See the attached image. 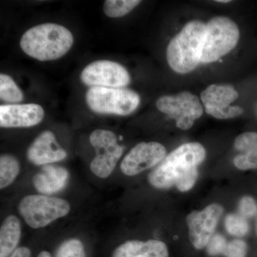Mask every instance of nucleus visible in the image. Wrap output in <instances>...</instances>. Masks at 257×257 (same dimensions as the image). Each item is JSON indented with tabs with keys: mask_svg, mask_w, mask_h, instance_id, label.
Instances as JSON below:
<instances>
[{
	"mask_svg": "<svg viewBox=\"0 0 257 257\" xmlns=\"http://www.w3.org/2000/svg\"><path fill=\"white\" fill-rule=\"evenodd\" d=\"M205 148L199 143L181 145L165 157L148 176L152 187L159 189L176 187L182 192H188L197 182L198 167L205 160Z\"/></svg>",
	"mask_w": 257,
	"mask_h": 257,
	"instance_id": "obj_1",
	"label": "nucleus"
},
{
	"mask_svg": "<svg viewBox=\"0 0 257 257\" xmlns=\"http://www.w3.org/2000/svg\"><path fill=\"white\" fill-rule=\"evenodd\" d=\"M73 43L72 32L55 23L33 27L25 32L20 40L23 52L42 62L61 58L69 52Z\"/></svg>",
	"mask_w": 257,
	"mask_h": 257,
	"instance_id": "obj_2",
	"label": "nucleus"
},
{
	"mask_svg": "<svg viewBox=\"0 0 257 257\" xmlns=\"http://www.w3.org/2000/svg\"><path fill=\"white\" fill-rule=\"evenodd\" d=\"M205 33L206 24L192 20L171 40L167 48V60L174 72L189 73L200 63Z\"/></svg>",
	"mask_w": 257,
	"mask_h": 257,
	"instance_id": "obj_3",
	"label": "nucleus"
},
{
	"mask_svg": "<svg viewBox=\"0 0 257 257\" xmlns=\"http://www.w3.org/2000/svg\"><path fill=\"white\" fill-rule=\"evenodd\" d=\"M240 37L239 29L231 19L216 16L206 24L201 62H216L234 50Z\"/></svg>",
	"mask_w": 257,
	"mask_h": 257,
	"instance_id": "obj_4",
	"label": "nucleus"
},
{
	"mask_svg": "<svg viewBox=\"0 0 257 257\" xmlns=\"http://www.w3.org/2000/svg\"><path fill=\"white\" fill-rule=\"evenodd\" d=\"M18 210L30 227L40 229L67 216L70 211V204L60 198L32 194L22 199Z\"/></svg>",
	"mask_w": 257,
	"mask_h": 257,
	"instance_id": "obj_5",
	"label": "nucleus"
},
{
	"mask_svg": "<svg viewBox=\"0 0 257 257\" xmlns=\"http://www.w3.org/2000/svg\"><path fill=\"white\" fill-rule=\"evenodd\" d=\"M86 101L89 109L98 114L126 116L138 109L141 99L130 89L94 87L87 91Z\"/></svg>",
	"mask_w": 257,
	"mask_h": 257,
	"instance_id": "obj_6",
	"label": "nucleus"
},
{
	"mask_svg": "<svg viewBox=\"0 0 257 257\" xmlns=\"http://www.w3.org/2000/svg\"><path fill=\"white\" fill-rule=\"evenodd\" d=\"M156 106L161 112L175 120L177 127L183 130L192 128L194 121L204 113L198 96L187 91L175 95L160 96L156 101Z\"/></svg>",
	"mask_w": 257,
	"mask_h": 257,
	"instance_id": "obj_7",
	"label": "nucleus"
},
{
	"mask_svg": "<svg viewBox=\"0 0 257 257\" xmlns=\"http://www.w3.org/2000/svg\"><path fill=\"white\" fill-rule=\"evenodd\" d=\"M116 135L109 130H94L89 142L96 152L90 164V170L96 177L106 179L111 175L124 152V147L118 144Z\"/></svg>",
	"mask_w": 257,
	"mask_h": 257,
	"instance_id": "obj_8",
	"label": "nucleus"
},
{
	"mask_svg": "<svg viewBox=\"0 0 257 257\" xmlns=\"http://www.w3.org/2000/svg\"><path fill=\"white\" fill-rule=\"evenodd\" d=\"M80 78L85 85L92 87L123 88L131 81L124 66L109 60H98L88 64Z\"/></svg>",
	"mask_w": 257,
	"mask_h": 257,
	"instance_id": "obj_9",
	"label": "nucleus"
},
{
	"mask_svg": "<svg viewBox=\"0 0 257 257\" xmlns=\"http://www.w3.org/2000/svg\"><path fill=\"white\" fill-rule=\"evenodd\" d=\"M239 97V93L230 84H211L201 93L206 112L217 119H228L243 114L239 106H231Z\"/></svg>",
	"mask_w": 257,
	"mask_h": 257,
	"instance_id": "obj_10",
	"label": "nucleus"
},
{
	"mask_svg": "<svg viewBox=\"0 0 257 257\" xmlns=\"http://www.w3.org/2000/svg\"><path fill=\"white\" fill-rule=\"evenodd\" d=\"M224 212L219 204H211L201 211H193L187 216L189 237L197 249H202L214 236L216 226Z\"/></svg>",
	"mask_w": 257,
	"mask_h": 257,
	"instance_id": "obj_11",
	"label": "nucleus"
},
{
	"mask_svg": "<svg viewBox=\"0 0 257 257\" xmlns=\"http://www.w3.org/2000/svg\"><path fill=\"white\" fill-rule=\"evenodd\" d=\"M167 150L157 142L141 143L133 147L124 157L120 165L125 175L133 177L142 173L165 160Z\"/></svg>",
	"mask_w": 257,
	"mask_h": 257,
	"instance_id": "obj_12",
	"label": "nucleus"
},
{
	"mask_svg": "<svg viewBox=\"0 0 257 257\" xmlns=\"http://www.w3.org/2000/svg\"><path fill=\"white\" fill-rule=\"evenodd\" d=\"M45 111L40 104H6L0 106V126L3 128H25L40 124Z\"/></svg>",
	"mask_w": 257,
	"mask_h": 257,
	"instance_id": "obj_13",
	"label": "nucleus"
},
{
	"mask_svg": "<svg viewBox=\"0 0 257 257\" xmlns=\"http://www.w3.org/2000/svg\"><path fill=\"white\" fill-rule=\"evenodd\" d=\"M67 152L57 143L55 134L46 130L40 134L29 147L27 156L35 165H47L64 160Z\"/></svg>",
	"mask_w": 257,
	"mask_h": 257,
	"instance_id": "obj_14",
	"label": "nucleus"
},
{
	"mask_svg": "<svg viewBox=\"0 0 257 257\" xmlns=\"http://www.w3.org/2000/svg\"><path fill=\"white\" fill-rule=\"evenodd\" d=\"M111 257H169V251L166 243L160 240H130L119 245Z\"/></svg>",
	"mask_w": 257,
	"mask_h": 257,
	"instance_id": "obj_15",
	"label": "nucleus"
},
{
	"mask_svg": "<svg viewBox=\"0 0 257 257\" xmlns=\"http://www.w3.org/2000/svg\"><path fill=\"white\" fill-rule=\"evenodd\" d=\"M68 178V172L64 167L46 165L34 176L32 184L39 192L52 194L62 190Z\"/></svg>",
	"mask_w": 257,
	"mask_h": 257,
	"instance_id": "obj_16",
	"label": "nucleus"
},
{
	"mask_svg": "<svg viewBox=\"0 0 257 257\" xmlns=\"http://www.w3.org/2000/svg\"><path fill=\"white\" fill-rule=\"evenodd\" d=\"M235 150L239 152L234 159V164L240 170H257V133L241 134L235 139Z\"/></svg>",
	"mask_w": 257,
	"mask_h": 257,
	"instance_id": "obj_17",
	"label": "nucleus"
},
{
	"mask_svg": "<svg viewBox=\"0 0 257 257\" xmlns=\"http://www.w3.org/2000/svg\"><path fill=\"white\" fill-rule=\"evenodd\" d=\"M21 237V224L15 215L8 216L0 229V257H10Z\"/></svg>",
	"mask_w": 257,
	"mask_h": 257,
	"instance_id": "obj_18",
	"label": "nucleus"
},
{
	"mask_svg": "<svg viewBox=\"0 0 257 257\" xmlns=\"http://www.w3.org/2000/svg\"><path fill=\"white\" fill-rule=\"evenodd\" d=\"M20 172L16 157L3 155L0 157V188H6L15 180Z\"/></svg>",
	"mask_w": 257,
	"mask_h": 257,
	"instance_id": "obj_19",
	"label": "nucleus"
},
{
	"mask_svg": "<svg viewBox=\"0 0 257 257\" xmlns=\"http://www.w3.org/2000/svg\"><path fill=\"white\" fill-rule=\"evenodd\" d=\"M0 99L12 104L20 102L24 99V94L20 88L10 76L0 74Z\"/></svg>",
	"mask_w": 257,
	"mask_h": 257,
	"instance_id": "obj_20",
	"label": "nucleus"
},
{
	"mask_svg": "<svg viewBox=\"0 0 257 257\" xmlns=\"http://www.w3.org/2000/svg\"><path fill=\"white\" fill-rule=\"evenodd\" d=\"M140 3V0H106L103 11L109 18H121L133 11Z\"/></svg>",
	"mask_w": 257,
	"mask_h": 257,
	"instance_id": "obj_21",
	"label": "nucleus"
},
{
	"mask_svg": "<svg viewBox=\"0 0 257 257\" xmlns=\"http://www.w3.org/2000/svg\"><path fill=\"white\" fill-rule=\"evenodd\" d=\"M225 228L229 234L243 236L248 234L249 225L246 219L239 214H229L225 219Z\"/></svg>",
	"mask_w": 257,
	"mask_h": 257,
	"instance_id": "obj_22",
	"label": "nucleus"
},
{
	"mask_svg": "<svg viewBox=\"0 0 257 257\" xmlns=\"http://www.w3.org/2000/svg\"><path fill=\"white\" fill-rule=\"evenodd\" d=\"M55 257H87L82 241L71 239L64 241L57 249Z\"/></svg>",
	"mask_w": 257,
	"mask_h": 257,
	"instance_id": "obj_23",
	"label": "nucleus"
},
{
	"mask_svg": "<svg viewBox=\"0 0 257 257\" xmlns=\"http://www.w3.org/2000/svg\"><path fill=\"white\" fill-rule=\"evenodd\" d=\"M239 214L245 219L252 218L257 214V203L253 197L245 196L240 199L238 204Z\"/></svg>",
	"mask_w": 257,
	"mask_h": 257,
	"instance_id": "obj_24",
	"label": "nucleus"
},
{
	"mask_svg": "<svg viewBox=\"0 0 257 257\" xmlns=\"http://www.w3.org/2000/svg\"><path fill=\"white\" fill-rule=\"evenodd\" d=\"M247 252V245L241 239H234L226 244L223 255L226 257H245Z\"/></svg>",
	"mask_w": 257,
	"mask_h": 257,
	"instance_id": "obj_25",
	"label": "nucleus"
},
{
	"mask_svg": "<svg viewBox=\"0 0 257 257\" xmlns=\"http://www.w3.org/2000/svg\"><path fill=\"white\" fill-rule=\"evenodd\" d=\"M227 243L224 236H223L222 235L214 234L208 243L207 253L211 256L223 254Z\"/></svg>",
	"mask_w": 257,
	"mask_h": 257,
	"instance_id": "obj_26",
	"label": "nucleus"
},
{
	"mask_svg": "<svg viewBox=\"0 0 257 257\" xmlns=\"http://www.w3.org/2000/svg\"><path fill=\"white\" fill-rule=\"evenodd\" d=\"M10 257H32L31 251L30 248L22 246V247L16 248Z\"/></svg>",
	"mask_w": 257,
	"mask_h": 257,
	"instance_id": "obj_27",
	"label": "nucleus"
},
{
	"mask_svg": "<svg viewBox=\"0 0 257 257\" xmlns=\"http://www.w3.org/2000/svg\"><path fill=\"white\" fill-rule=\"evenodd\" d=\"M37 257H52L50 253L48 251H43L40 253Z\"/></svg>",
	"mask_w": 257,
	"mask_h": 257,
	"instance_id": "obj_28",
	"label": "nucleus"
},
{
	"mask_svg": "<svg viewBox=\"0 0 257 257\" xmlns=\"http://www.w3.org/2000/svg\"><path fill=\"white\" fill-rule=\"evenodd\" d=\"M219 3H231V1H228V0H219V1H216Z\"/></svg>",
	"mask_w": 257,
	"mask_h": 257,
	"instance_id": "obj_29",
	"label": "nucleus"
}]
</instances>
